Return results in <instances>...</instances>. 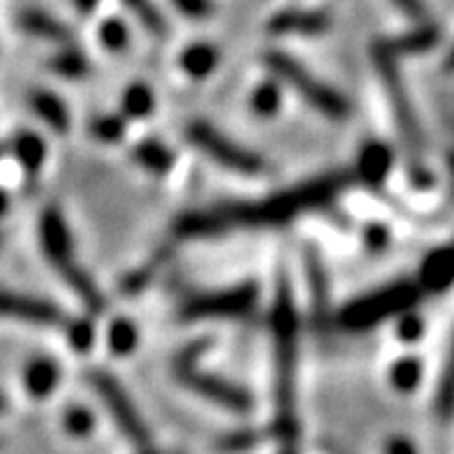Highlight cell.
Wrapping results in <instances>:
<instances>
[{"mask_svg":"<svg viewBox=\"0 0 454 454\" xmlns=\"http://www.w3.org/2000/svg\"><path fill=\"white\" fill-rule=\"evenodd\" d=\"M267 63L278 77L286 82L290 89H294L299 96L304 98L311 107L320 109L329 119H343L348 112V105L336 96L334 90H329L327 86L320 84L316 77H311L304 67L290 60V56L281 54V51H271L267 54Z\"/></svg>","mask_w":454,"mask_h":454,"instance_id":"6da1fadb","label":"cell"},{"mask_svg":"<svg viewBox=\"0 0 454 454\" xmlns=\"http://www.w3.org/2000/svg\"><path fill=\"white\" fill-rule=\"evenodd\" d=\"M93 385H96L98 395L105 401V406L109 408V412L114 415V419H116V425L121 427V431H123L132 442H137V445L146 448L151 441V434L149 429H146V425L142 422V418H139V412L132 406V401L128 399V395L123 392V387H121L114 378L105 376L102 371H98L96 376H93Z\"/></svg>","mask_w":454,"mask_h":454,"instance_id":"7a4b0ae2","label":"cell"},{"mask_svg":"<svg viewBox=\"0 0 454 454\" xmlns=\"http://www.w3.org/2000/svg\"><path fill=\"white\" fill-rule=\"evenodd\" d=\"M192 139H195V142L218 162H225V165L239 169V172H260V169H257L260 168L257 158L244 153V149H237V146L227 142V139L218 137V135H215L214 130H209V128H195V130H192Z\"/></svg>","mask_w":454,"mask_h":454,"instance_id":"3957f363","label":"cell"},{"mask_svg":"<svg viewBox=\"0 0 454 454\" xmlns=\"http://www.w3.org/2000/svg\"><path fill=\"white\" fill-rule=\"evenodd\" d=\"M188 383L198 389L200 395L209 396L211 401H215V403H221V406L230 408L234 412H248V408H251V399L241 389L223 383V380H215V378L209 376H192L188 378Z\"/></svg>","mask_w":454,"mask_h":454,"instance_id":"277c9868","label":"cell"},{"mask_svg":"<svg viewBox=\"0 0 454 454\" xmlns=\"http://www.w3.org/2000/svg\"><path fill=\"white\" fill-rule=\"evenodd\" d=\"M329 19L323 12H313V10H290L283 12L271 21V28L276 33H323L327 28Z\"/></svg>","mask_w":454,"mask_h":454,"instance_id":"5b68a950","label":"cell"},{"mask_svg":"<svg viewBox=\"0 0 454 454\" xmlns=\"http://www.w3.org/2000/svg\"><path fill=\"white\" fill-rule=\"evenodd\" d=\"M123 3H126L128 10L139 19V24L149 30V33H153V35H165L168 21L162 19L160 10L151 0H123Z\"/></svg>","mask_w":454,"mask_h":454,"instance_id":"8992f818","label":"cell"},{"mask_svg":"<svg viewBox=\"0 0 454 454\" xmlns=\"http://www.w3.org/2000/svg\"><path fill=\"white\" fill-rule=\"evenodd\" d=\"M21 24H24V28L28 30V33H33V35L56 37V40L66 37V28L59 24V19L49 17V14L40 12V10H28V12H24Z\"/></svg>","mask_w":454,"mask_h":454,"instance_id":"52a82bcc","label":"cell"},{"mask_svg":"<svg viewBox=\"0 0 454 454\" xmlns=\"http://www.w3.org/2000/svg\"><path fill=\"white\" fill-rule=\"evenodd\" d=\"M59 380V373H56L54 366L44 364V362H37L28 369V376H26V383H28L30 395L33 396H47L54 387V383Z\"/></svg>","mask_w":454,"mask_h":454,"instance_id":"ba28073f","label":"cell"},{"mask_svg":"<svg viewBox=\"0 0 454 454\" xmlns=\"http://www.w3.org/2000/svg\"><path fill=\"white\" fill-rule=\"evenodd\" d=\"M436 406L442 418H450V415L454 412V346H452V353H450L448 366H445V371H442Z\"/></svg>","mask_w":454,"mask_h":454,"instance_id":"9c48e42d","label":"cell"},{"mask_svg":"<svg viewBox=\"0 0 454 454\" xmlns=\"http://www.w3.org/2000/svg\"><path fill=\"white\" fill-rule=\"evenodd\" d=\"M66 427L72 436H89L93 429V418L84 408H70L66 415Z\"/></svg>","mask_w":454,"mask_h":454,"instance_id":"30bf717a","label":"cell"},{"mask_svg":"<svg viewBox=\"0 0 454 454\" xmlns=\"http://www.w3.org/2000/svg\"><path fill=\"white\" fill-rule=\"evenodd\" d=\"M172 5L192 19H204L214 12V0H172Z\"/></svg>","mask_w":454,"mask_h":454,"instance_id":"8fae6325","label":"cell"},{"mask_svg":"<svg viewBox=\"0 0 454 454\" xmlns=\"http://www.w3.org/2000/svg\"><path fill=\"white\" fill-rule=\"evenodd\" d=\"M395 383H396V387H401V389H411L412 385L418 383V369H415L411 362L401 364L399 369L395 371Z\"/></svg>","mask_w":454,"mask_h":454,"instance_id":"7c38bea8","label":"cell"},{"mask_svg":"<svg viewBox=\"0 0 454 454\" xmlns=\"http://www.w3.org/2000/svg\"><path fill=\"white\" fill-rule=\"evenodd\" d=\"M257 441L255 434H234V436L225 438L223 441V445H225V450H232V452H241V450H248L253 448Z\"/></svg>","mask_w":454,"mask_h":454,"instance_id":"4fadbf2b","label":"cell"},{"mask_svg":"<svg viewBox=\"0 0 454 454\" xmlns=\"http://www.w3.org/2000/svg\"><path fill=\"white\" fill-rule=\"evenodd\" d=\"M392 5L399 7L401 12L408 14V17H422V12H425L422 0H392Z\"/></svg>","mask_w":454,"mask_h":454,"instance_id":"5bb4252c","label":"cell"},{"mask_svg":"<svg viewBox=\"0 0 454 454\" xmlns=\"http://www.w3.org/2000/svg\"><path fill=\"white\" fill-rule=\"evenodd\" d=\"M387 454H415L412 445L403 438H395V441H389L387 445Z\"/></svg>","mask_w":454,"mask_h":454,"instance_id":"9a60e30c","label":"cell"},{"mask_svg":"<svg viewBox=\"0 0 454 454\" xmlns=\"http://www.w3.org/2000/svg\"><path fill=\"white\" fill-rule=\"evenodd\" d=\"M74 5H77L82 12H90V10L98 5V0H74Z\"/></svg>","mask_w":454,"mask_h":454,"instance_id":"2e32d148","label":"cell"},{"mask_svg":"<svg viewBox=\"0 0 454 454\" xmlns=\"http://www.w3.org/2000/svg\"><path fill=\"white\" fill-rule=\"evenodd\" d=\"M286 454H294V450H286Z\"/></svg>","mask_w":454,"mask_h":454,"instance_id":"e0dca14e","label":"cell"},{"mask_svg":"<svg viewBox=\"0 0 454 454\" xmlns=\"http://www.w3.org/2000/svg\"><path fill=\"white\" fill-rule=\"evenodd\" d=\"M144 454H156V452H149V450H146V452H144Z\"/></svg>","mask_w":454,"mask_h":454,"instance_id":"ac0fdd59","label":"cell"}]
</instances>
